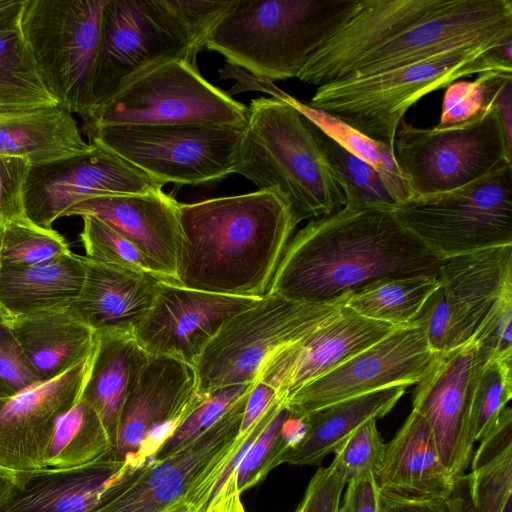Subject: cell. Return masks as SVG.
I'll use <instances>...</instances> for the list:
<instances>
[{
    "instance_id": "5bb4252c",
    "label": "cell",
    "mask_w": 512,
    "mask_h": 512,
    "mask_svg": "<svg viewBox=\"0 0 512 512\" xmlns=\"http://www.w3.org/2000/svg\"><path fill=\"white\" fill-rule=\"evenodd\" d=\"M194 367L168 357L149 356L125 401L113 457L143 469L202 402Z\"/></svg>"
},
{
    "instance_id": "83f0119b",
    "label": "cell",
    "mask_w": 512,
    "mask_h": 512,
    "mask_svg": "<svg viewBox=\"0 0 512 512\" xmlns=\"http://www.w3.org/2000/svg\"><path fill=\"white\" fill-rule=\"evenodd\" d=\"M149 355L133 333L105 330L95 332V346L81 397L97 411L112 449L129 391Z\"/></svg>"
},
{
    "instance_id": "d4e9b609",
    "label": "cell",
    "mask_w": 512,
    "mask_h": 512,
    "mask_svg": "<svg viewBox=\"0 0 512 512\" xmlns=\"http://www.w3.org/2000/svg\"><path fill=\"white\" fill-rule=\"evenodd\" d=\"M373 474L381 491L411 498H444L453 483L428 422L414 409L386 443Z\"/></svg>"
},
{
    "instance_id": "816d5d0a",
    "label": "cell",
    "mask_w": 512,
    "mask_h": 512,
    "mask_svg": "<svg viewBox=\"0 0 512 512\" xmlns=\"http://www.w3.org/2000/svg\"><path fill=\"white\" fill-rule=\"evenodd\" d=\"M379 512H446L443 498H411L381 491Z\"/></svg>"
},
{
    "instance_id": "681fc988",
    "label": "cell",
    "mask_w": 512,
    "mask_h": 512,
    "mask_svg": "<svg viewBox=\"0 0 512 512\" xmlns=\"http://www.w3.org/2000/svg\"><path fill=\"white\" fill-rule=\"evenodd\" d=\"M380 489L368 473L345 485L337 512H379Z\"/></svg>"
},
{
    "instance_id": "9a60e30c",
    "label": "cell",
    "mask_w": 512,
    "mask_h": 512,
    "mask_svg": "<svg viewBox=\"0 0 512 512\" xmlns=\"http://www.w3.org/2000/svg\"><path fill=\"white\" fill-rule=\"evenodd\" d=\"M437 355L421 325L398 327L283 401L291 412L308 414L377 390L410 386L425 376Z\"/></svg>"
},
{
    "instance_id": "9c48e42d",
    "label": "cell",
    "mask_w": 512,
    "mask_h": 512,
    "mask_svg": "<svg viewBox=\"0 0 512 512\" xmlns=\"http://www.w3.org/2000/svg\"><path fill=\"white\" fill-rule=\"evenodd\" d=\"M338 304H311L267 294L231 317L194 365L197 392L254 383L277 351L334 317Z\"/></svg>"
},
{
    "instance_id": "11a10c76",
    "label": "cell",
    "mask_w": 512,
    "mask_h": 512,
    "mask_svg": "<svg viewBox=\"0 0 512 512\" xmlns=\"http://www.w3.org/2000/svg\"><path fill=\"white\" fill-rule=\"evenodd\" d=\"M205 512H245L235 486L224 487Z\"/></svg>"
},
{
    "instance_id": "b9f144b4",
    "label": "cell",
    "mask_w": 512,
    "mask_h": 512,
    "mask_svg": "<svg viewBox=\"0 0 512 512\" xmlns=\"http://www.w3.org/2000/svg\"><path fill=\"white\" fill-rule=\"evenodd\" d=\"M82 219L80 239L87 258L107 265L153 273L145 256L127 239L95 217L84 216Z\"/></svg>"
},
{
    "instance_id": "f907efd6",
    "label": "cell",
    "mask_w": 512,
    "mask_h": 512,
    "mask_svg": "<svg viewBox=\"0 0 512 512\" xmlns=\"http://www.w3.org/2000/svg\"><path fill=\"white\" fill-rule=\"evenodd\" d=\"M277 400L281 399L278 398L276 391L270 385L262 381L254 382L245 404L238 434L245 433L252 428Z\"/></svg>"
},
{
    "instance_id": "e575fe53",
    "label": "cell",
    "mask_w": 512,
    "mask_h": 512,
    "mask_svg": "<svg viewBox=\"0 0 512 512\" xmlns=\"http://www.w3.org/2000/svg\"><path fill=\"white\" fill-rule=\"evenodd\" d=\"M316 128L325 162L344 193L345 206L394 210L401 203L390 184L373 166Z\"/></svg>"
},
{
    "instance_id": "d6986e66",
    "label": "cell",
    "mask_w": 512,
    "mask_h": 512,
    "mask_svg": "<svg viewBox=\"0 0 512 512\" xmlns=\"http://www.w3.org/2000/svg\"><path fill=\"white\" fill-rule=\"evenodd\" d=\"M92 354L58 377L0 399L1 466L15 472L44 468L55 426L78 401Z\"/></svg>"
},
{
    "instance_id": "e0dca14e",
    "label": "cell",
    "mask_w": 512,
    "mask_h": 512,
    "mask_svg": "<svg viewBox=\"0 0 512 512\" xmlns=\"http://www.w3.org/2000/svg\"><path fill=\"white\" fill-rule=\"evenodd\" d=\"M259 299L208 293L160 280L153 304L133 331L149 355L194 367L221 327Z\"/></svg>"
},
{
    "instance_id": "bcb514c9",
    "label": "cell",
    "mask_w": 512,
    "mask_h": 512,
    "mask_svg": "<svg viewBox=\"0 0 512 512\" xmlns=\"http://www.w3.org/2000/svg\"><path fill=\"white\" fill-rule=\"evenodd\" d=\"M471 340L487 359L512 355V283L493 303Z\"/></svg>"
},
{
    "instance_id": "f5cc1de1",
    "label": "cell",
    "mask_w": 512,
    "mask_h": 512,
    "mask_svg": "<svg viewBox=\"0 0 512 512\" xmlns=\"http://www.w3.org/2000/svg\"><path fill=\"white\" fill-rule=\"evenodd\" d=\"M307 431V415L290 411L280 429V440L286 449V453L298 446L304 440Z\"/></svg>"
},
{
    "instance_id": "5b68a950",
    "label": "cell",
    "mask_w": 512,
    "mask_h": 512,
    "mask_svg": "<svg viewBox=\"0 0 512 512\" xmlns=\"http://www.w3.org/2000/svg\"><path fill=\"white\" fill-rule=\"evenodd\" d=\"M360 8L361 0H231L204 48L261 81L297 78Z\"/></svg>"
},
{
    "instance_id": "d6a6232c",
    "label": "cell",
    "mask_w": 512,
    "mask_h": 512,
    "mask_svg": "<svg viewBox=\"0 0 512 512\" xmlns=\"http://www.w3.org/2000/svg\"><path fill=\"white\" fill-rule=\"evenodd\" d=\"M437 285L432 276L382 279L347 296L342 304L362 317L405 327L413 325Z\"/></svg>"
},
{
    "instance_id": "91938a15",
    "label": "cell",
    "mask_w": 512,
    "mask_h": 512,
    "mask_svg": "<svg viewBox=\"0 0 512 512\" xmlns=\"http://www.w3.org/2000/svg\"><path fill=\"white\" fill-rule=\"evenodd\" d=\"M4 229H5V225L0 224V253H1V248H2ZM0 270H1V261H0Z\"/></svg>"
},
{
    "instance_id": "cb8c5ba5",
    "label": "cell",
    "mask_w": 512,
    "mask_h": 512,
    "mask_svg": "<svg viewBox=\"0 0 512 512\" xmlns=\"http://www.w3.org/2000/svg\"><path fill=\"white\" fill-rule=\"evenodd\" d=\"M86 276L69 310L94 332L133 333L151 308L163 278L93 261L84 256Z\"/></svg>"
},
{
    "instance_id": "ba28073f",
    "label": "cell",
    "mask_w": 512,
    "mask_h": 512,
    "mask_svg": "<svg viewBox=\"0 0 512 512\" xmlns=\"http://www.w3.org/2000/svg\"><path fill=\"white\" fill-rule=\"evenodd\" d=\"M107 0H26L20 27L58 105L83 121L94 108L93 83Z\"/></svg>"
},
{
    "instance_id": "52a82bcc",
    "label": "cell",
    "mask_w": 512,
    "mask_h": 512,
    "mask_svg": "<svg viewBox=\"0 0 512 512\" xmlns=\"http://www.w3.org/2000/svg\"><path fill=\"white\" fill-rule=\"evenodd\" d=\"M393 211L443 259L512 245V164L505 161L454 190L413 196Z\"/></svg>"
},
{
    "instance_id": "f35d334b",
    "label": "cell",
    "mask_w": 512,
    "mask_h": 512,
    "mask_svg": "<svg viewBox=\"0 0 512 512\" xmlns=\"http://www.w3.org/2000/svg\"><path fill=\"white\" fill-rule=\"evenodd\" d=\"M65 238L27 217L5 225L0 253L1 268L23 269L70 253Z\"/></svg>"
},
{
    "instance_id": "30bf717a",
    "label": "cell",
    "mask_w": 512,
    "mask_h": 512,
    "mask_svg": "<svg viewBox=\"0 0 512 512\" xmlns=\"http://www.w3.org/2000/svg\"><path fill=\"white\" fill-rule=\"evenodd\" d=\"M247 106L208 82L195 62L174 60L135 79L98 108L85 130L116 126L243 128Z\"/></svg>"
},
{
    "instance_id": "3957f363",
    "label": "cell",
    "mask_w": 512,
    "mask_h": 512,
    "mask_svg": "<svg viewBox=\"0 0 512 512\" xmlns=\"http://www.w3.org/2000/svg\"><path fill=\"white\" fill-rule=\"evenodd\" d=\"M230 3L231 0H107L101 17L91 116L149 71L174 60L195 62Z\"/></svg>"
},
{
    "instance_id": "4dcf8cb0",
    "label": "cell",
    "mask_w": 512,
    "mask_h": 512,
    "mask_svg": "<svg viewBox=\"0 0 512 512\" xmlns=\"http://www.w3.org/2000/svg\"><path fill=\"white\" fill-rule=\"evenodd\" d=\"M86 276L84 256L72 252L23 269L0 270V306L7 315L69 306Z\"/></svg>"
},
{
    "instance_id": "c3c4849f",
    "label": "cell",
    "mask_w": 512,
    "mask_h": 512,
    "mask_svg": "<svg viewBox=\"0 0 512 512\" xmlns=\"http://www.w3.org/2000/svg\"><path fill=\"white\" fill-rule=\"evenodd\" d=\"M345 485L342 474L333 463L319 468L294 512H337Z\"/></svg>"
},
{
    "instance_id": "ffe728a7",
    "label": "cell",
    "mask_w": 512,
    "mask_h": 512,
    "mask_svg": "<svg viewBox=\"0 0 512 512\" xmlns=\"http://www.w3.org/2000/svg\"><path fill=\"white\" fill-rule=\"evenodd\" d=\"M398 327L362 317L343 306L324 324L283 347L262 366L257 380L279 399L325 375Z\"/></svg>"
},
{
    "instance_id": "7dc6e473",
    "label": "cell",
    "mask_w": 512,
    "mask_h": 512,
    "mask_svg": "<svg viewBox=\"0 0 512 512\" xmlns=\"http://www.w3.org/2000/svg\"><path fill=\"white\" fill-rule=\"evenodd\" d=\"M31 167L25 158L0 154V224L27 217L24 197Z\"/></svg>"
},
{
    "instance_id": "ac0fdd59",
    "label": "cell",
    "mask_w": 512,
    "mask_h": 512,
    "mask_svg": "<svg viewBox=\"0 0 512 512\" xmlns=\"http://www.w3.org/2000/svg\"><path fill=\"white\" fill-rule=\"evenodd\" d=\"M487 360L472 340L440 352L414 393L412 409L428 422L452 479L466 472L471 463L475 444L470 427L472 390Z\"/></svg>"
},
{
    "instance_id": "d590c367",
    "label": "cell",
    "mask_w": 512,
    "mask_h": 512,
    "mask_svg": "<svg viewBox=\"0 0 512 512\" xmlns=\"http://www.w3.org/2000/svg\"><path fill=\"white\" fill-rule=\"evenodd\" d=\"M277 93L274 97H280L290 102L344 149L373 166L390 184L401 202L413 196L397 165L393 148L362 134L325 111L312 108L306 103L296 100L285 92L279 90Z\"/></svg>"
},
{
    "instance_id": "f1b7e54d",
    "label": "cell",
    "mask_w": 512,
    "mask_h": 512,
    "mask_svg": "<svg viewBox=\"0 0 512 512\" xmlns=\"http://www.w3.org/2000/svg\"><path fill=\"white\" fill-rule=\"evenodd\" d=\"M73 115L63 107L0 111V154L43 166L87 152Z\"/></svg>"
},
{
    "instance_id": "680465c9",
    "label": "cell",
    "mask_w": 512,
    "mask_h": 512,
    "mask_svg": "<svg viewBox=\"0 0 512 512\" xmlns=\"http://www.w3.org/2000/svg\"><path fill=\"white\" fill-rule=\"evenodd\" d=\"M161 512H191L183 498L177 500Z\"/></svg>"
},
{
    "instance_id": "7bdbcfd3",
    "label": "cell",
    "mask_w": 512,
    "mask_h": 512,
    "mask_svg": "<svg viewBox=\"0 0 512 512\" xmlns=\"http://www.w3.org/2000/svg\"><path fill=\"white\" fill-rule=\"evenodd\" d=\"M289 412L282 401L272 420L244 455L235 472L236 489L240 494L261 482L272 469L282 464L286 449L280 440V429Z\"/></svg>"
},
{
    "instance_id": "f6af8a7d",
    "label": "cell",
    "mask_w": 512,
    "mask_h": 512,
    "mask_svg": "<svg viewBox=\"0 0 512 512\" xmlns=\"http://www.w3.org/2000/svg\"><path fill=\"white\" fill-rule=\"evenodd\" d=\"M40 382V376L26 357L0 306V399L12 397Z\"/></svg>"
},
{
    "instance_id": "836d02e7",
    "label": "cell",
    "mask_w": 512,
    "mask_h": 512,
    "mask_svg": "<svg viewBox=\"0 0 512 512\" xmlns=\"http://www.w3.org/2000/svg\"><path fill=\"white\" fill-rule=\"evenodd\" d=\"M111 450L112 445L97 411L80 395L75 405L55 426L44 468L69 469L84 466Z\"/></svg>"
},
{
    "instance_id": "8d00e7d4",
    "label": "cell",
    "mask_w": 512,
    "mask_h": 512,
    "mask_svg": "<svg viewBox=\"0 0 512 512\" xmlns=\"http://www.w3.org/2000/svg\"><path fill=\"white\" fill-rule=\"evenodd\" d=\"M512 355L489 358L478 370L471 399L470 427L475 442L496 426L512 397Z\"/></svg>"
},
{
    "instance_id": "484cf974",
    "label": "cell",
    "mask_w": 512,
    "mask_h": 512,
    "mask_svg": "<svg viewBox=\"0 0 512 512\" xmlns=\"http://www.w3.org/2000/svg\"><path fill=\"white\" fill-rule=\"evenodd\" d=\"M68 307L7 315L16 339L42 381L62 375L94 350L95 332Z\"/></svg>"
},
{
    "instance_id": "74e56055",
    "label": "cell",
    "mask_w": 512,
    "mask_h": 512,
    "mask_svg": "<svg viewBox=\"0 0 512 512\" xmlns=\"http://www.w3.org/2000/svg\"><path fill=\"white\" fill-rule=\"evenodd\" d=\"M283 400H277L248 431L238 434L230 447L193 482L183 497L191 512H205L220 491L235 479L244 455L272 420Z\"/></svg>"
},
{
    "instance_id": "ab89813d",
    "label": "cell",
    "mask_w": 512,
    "mask_h": 512,
    "mask_svg": "<svg viewBox=\"0 0 512 512\" xmlns=\"http://www.w3.org/2000/svg\"><path fill=\"white\" fill-rule=\"evenodd\" d=\"M509 71H488L473 81L456 80L446 87L438 129L462 126L480 118L493 106L502 81Z\"/></svg>"
},
{
    "instance_id": "f546056e",
    "label": "cell",
    "mask_w": 512,
    "mask_h": 512,
    "mask_svg": "<svg viewBox=\"0 0 512 512\" xmlns=\"http://www.w3.org/2000/svg\"><path fill=\"white\" fill-rule=\"evenodd\" d=\"M407 385H396L346 399L308 413V431L304 440L288 451L281 463L315 466L331 453L355 429L370 419L388 414L405 393Z\"/></svg>"
},
{
    "instance_id": "2e32d148",
    "label": "cell",
    "mask_w": 512,
    "mask_h": 512,
    "mask_svg": "<svg viewBox=\"0 0 512 512\" xmlns=\"http://www.w3.org/2000/svg\"><path fill=\"white\" fill-rule=\"evenodd\" d=\"M162 188L124 159L92 144L80 155L31 167L25 188V213L38 226L52 228L57 219L87 199Z\"/></svg>"
},
{
    "instance_id": "8fae6325",
    "label": "cell",
    "mask_w": 512,
    "mask_h": 512,
    "mask_svg": "<svg viewBox=\"0 0 512 512\" xmlns=\"http://www.w3.org/2000/svg\"><path fill=\"white\" fill-rule=\"evenodd\" d=\"M242 128L210 125L116 126L87 132L160 186H198L233 174Z\"/></svg>"
},
{
    "instance_id": "6da1fadb",
    "label": "cell",
    "mask_w": 512,
    "mask_h": 512,
    "mask_svg": "<svg viewBox=\"0 0 512 512\" xmlns=\"http://www.w3.org/2000/svg\"><path fill=\"white\" fill-rule=\"evenodd\" d=\"M443 260L392 209L344 206L310 220L289 241L267 294L338 304L378 280L438 277Z\"/></svg>"
},
{
    "instance_id": "7c38bea8",
    "label": "cell",
    "mask_w": 512,
    "mask_h": 512,
    "mask_svg": "<svg viewBox=\"0 0 512 512\" xmlns=\"http://www.w3.org/2000/svg\"><path fill=\"white\" fill-rule=\"evenodd\" d=\"M394 154L413 196L454 190L512 159L494 103L480 118L458 127L418 128L403 120Z\"/></svg>"
},
{
    "instance_id": "60d3db41",
    "label": "cell",
    "mask_w": 512,
    "mask_h": 512,
    "mask_svg": "<svg viewBox=\"0 0 512 512\" xmlns=\"http://www.w3.org/2000/svg\"><path fill=\"white\" fill-rule=\"evenodd\" d=\"M252 387L253 383L240 384L205 394L202 402L162 446L156 460L168 457L204 434Z\"/></svg>"
},
{
    "instance_id": "9f6ffc18",
    "label": "cell",
    "mask_w": 512,
    "mask_h": 512,
    "mask_svg": "<svg viewBox=\"0 0 512 512\" xmlns=\"http://www.w3.org/2000/svg\"><path fill=\"white\" fill-rule=\"evenodd\" d=\"M26 0H0V30L17 22Z\"/></svg>"
},
{
    "instance_id": "4fadbf2b",
    "label": "cell",
    "mask_w": 512,
    "mask_h": 512,
    "mask_svg": "<svg viewBox=\"0 0 512 512\" xmlns=\"http://www.w3.org/2000/svg\"><path fill=\"white\" fill-rule=\"evenodd\" d=\"M437 280L413 324L425 329L429 345L440 353L468 343L512 283V245L446 258Z\"/></svg>"
},
{
    "instance_id": "277c9868",
    "label": "cell",
    "mask_w": 512,
    "mask_h": 512,
    "mask_svg": "<svg viewBox=\"0 0 512 512\" xmlns=\"http://www.w3.org/2000/svg\"><path fill=\"white\" fill-rule=\"evenodd\" d=\"M234 173L280 195L297 225L345 206L344 193L325 162L316 126L280 97L250 101Z\"/></svg>"
},
{
    "instance_id": "db71d44e",
    "label": "cell",
    "mask_w": 512,
    "mask_h": 512,
    "mask_svg": "<svg viewBox=\"0 0 512 512\" xmlns=\"http://www.w3.org/2000/svg\"><path fill=\"white\" fill-rule=\"evenodd\" d=\"M512 75L500 84L494 97V106L502 124L506 139L511 144L512 128Z\"/></svg>"
},
{
    "instance_id": "ee69618b",
    "label": "cell",
    "mask_w": 512,
    "mask_h": 512,
    "mask_svg": "<svg viewBox=\"0 0 512 512\" xmlns=\"http://www.w3.org/2000/svg\"><path fill=\"white\" fill-rule=\"evenodd\" d=\"M377 419L363 423L337 447L332 463L345 483L374 473L383 456L385 445L376 425Z\"/></svg>"
},
{
    "instance_id": "6f0895ef",
    "label": "cell",
    "mask_w": 512,
    "mask_h": 512,
    "mask_svg": "<svg viewBox=\"0 0 512 512\" xmlns=\"http://www.w3.org/2000/svg\"><path fill=\"white\" fill-rule=\"evenodd\" d=\"M18 472L0 465V509L17 490Z\"/></svg>"
},
{
    "instance_id": "1f68e13d",
    "label": "cell",
    "mask_w": 512,
    "mask_h": 512,
    "mask_svg": "<svg viewBox=\"0 0 512 512\" xmlns=\"http://www.w3.org/2000/svg\"><path fill=\"white\" fill-rule=\"evenodd\" d=\"M58 105L46 87L20 19L0 30V111Z\"/></svg>"
},
{
    "instance_id": "44dd1931",
    "label": "cell",
    "mask_w": 512,
    "mask_h": 512,
    "mask_svg": "<svg viewBox=\"0 0 512 512\" xmlns=\"http://www.w3.org/2000/svg\"><path fill=\"white\" fill-rule=\"evenodd\" d=\"M251 390L204 434L148 465L117 496L94 512H161L183 498L193 482L238 436Z\"/></svg>"
},
{
    "instance_id": "8992f818",
    "label": "cell",
    "mask_w": 512,
    "mask_h": 512,
    "mask_svg": "<svg viewBox=\"0 0 512 512\" xmlns=\"http://www.w3.org/2000/svg\"><path fill=\"white\" fill-rule=\"evenodd\" d=\"M512 37L445 50L384 72L318 86L306 103L394 149L400 123L422 97L462 77L512 72Z\"/></svg>"
},
{
    "instance_id": "7402d4cb",
    "label": "cell",
    "mask_w": 512,
    "mask_h": 512,
    "mask_svg": "<svg viewBox=\"0 0 512 512\" xmlns=\"http://www.w3.org/2000/svg\"><path fill=\"white\" fill-rule=\"evenodd\" d=\"M179 202L157 189L142 194L102 195L68 210L67 216H92L111 227L148 260L154 274L176 283L181 242Z\"/></svg>"
},
{
    "instance_id": "4316f807",
    "label": "cell",
    "mask_w": 512,
    "mask_h": 512,
    "mask_svg": "<svg viewBox=\"0 0 512 512\" xmlns=\"http://www.w3.org/2000/svg\"><path fill=\"white\" fill-rule=\"evenodd\" d=\"M470 472L453 479L446 512H505L512 490V410L506 407L473 452Z\"/></svg>"
},
{
    "instance_id": "7a4b0ae2",
    "label": "cell",
    "mask_w": 512,
    "mask_h": 512,
    "mask_svg": "<svg viewBox=\"0 0 512 512\" xmlns=\"http://www.w3.org/2000/svg\"><path fill=\"white\" fill-rule=\"evenodd\" d=\"M176 284L261 299L297 226L273 190L180 203Z\"/></svg>"
},
{
    "instance_id": "603a6c76",
    "label": "cell",
    "mask_w": 512,
    "mask_h": 512,
    "mask_svg": "<svg viewBox=\"0 0 512 512\" xmlns=\"http://www.w3.org/2000/svg\"><path fill=\"white\" fill-rule=\"evenodd\" d=\"M143 469L116 460L111 450L76 468L18 472V488L0 512H94Z\"/></svg>"
}]
</instances>
